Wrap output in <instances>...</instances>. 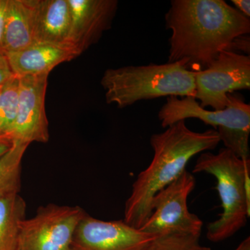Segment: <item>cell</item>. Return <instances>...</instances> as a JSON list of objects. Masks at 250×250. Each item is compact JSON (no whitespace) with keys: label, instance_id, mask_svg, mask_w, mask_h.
<instances>
[{"label":"cell","instance_id":"cell-4","mask_svg":"<svg viewBox=\"0 0 250 250\" xmlns=\"http://www.w3.org/2000/svg\"><path fill=\"white\" fill-rule=\"evenodd\" d=\"M101 84L106 103L121 108L140 100L166 96L195 98L196 94L195 71L183 62L108 69Z\"/></svg>","mask_w":250,"mask_h":250},{"label":"cell","instance_id":"cell-7","mask_svg":"<svg viewBox=\"0 0 250 250\" xmlns=\"http://www.w3.org/2000/svg\"><path fill=\"white\" fill-rule=\"evenodd\" d=\"M195 184L194 176L186 170L158 192L153 200L152 213L140 229L157 236L172 233L201 236L203 222L188 207Z\"/></svg>","mask_w":250,"mask_h":250},{"label":"cell","instance_id":"cell-2","mask_svg":"<svg viewBox=\"0 0 250 250\" xmlns=\"http://www.w3.org/2000/svg\"><path fill=\"white\" fill-rule=\"evenodd\" d=\"M220 143L215 129L196 132L189 129L184 121L174 123L164 132L153 134L150 145L154 156L133 184L125 202V223L139 229L142 228L152 213L156 194L178 179L194 156L213 150Z\"/></svg>","mask_w":250,"mask_h":250},{"label":"cell","instance_id":"cell-21","mask_svg":"<svg viewBox=\"0 0 250 250\" xmlns=\"http://www.w3.org/2000/svg\"><path fill=\"white\" fill-rule=\"evenodd\" d=\"M231 2L236 6V9L242 14L250 18V1L249 0H232Z\"/></svg>","mask_w":250,"mask_h":250},{"label":"cell","instance_id":"cell-16","mask_svg":"<svg viewBox=\"0 0 250 250\" xmlns=\"http://www.w3.org/2000/svg\"><path fill=\"white\" fill-rule=\"evenodd\" d=\"M29 145L12 143L7 152L0 157V198L19 193L23 156Z\"/></svg>","mask_w":250,"mask_h":250},{"label":"cell","instance_id":"cell-24","mask_svg":"<svg viewBox=\"0 0 250 250\" xmlns=\"http://www.w3.org/2000/svg\"><path fill=\"white\" fill-rule=\"evenodd\" d=\"M1 88H2V85H1V86H0V91H1Z\"/></svg>","mask_w":250,"mask_h":250},{"label":"cell","instance_id":"cell-23","mask_svg":"<svg viewBox=\"0 0 250 250\" xmlns=\"http://www.w3.org/2000/svg\"><path fill=\"white\" fill-rule=\"evenodd\" d=\"M235 250H250V238L248 237L244 241L240 243L239 246L237 247Z\"/></svg>","mask_w":250,"mask_h":250},{"label":"cell","instance_id":"cell-6","mask_svg":"<svg viewBox=\"0 0 250 250\" xmlns=\"http://www.w3.org/2000/svg\"><path fill=\"white\" fill-rule=\"evenodd\" d=\"M86 213L77 206L40 207L20 224L16 250H71L74 233Z\"/></svg>","mask_w":250,"mask_h":250},{"label":"cell","instance_id":"cell-18","mask_svg":"<svg viewBox=\"0 0 250 250\" xmlns=\"http://www.w3.org/2000/svg\"><path fill=\"white\" fill-rule=\"evenodd\" d=\"M143 250H210V248L202 246L200 236L172 233L156 237Z\"/></svg>","mask_w":250,"mask_h":250},{"label":"cell","instance_id":"cell-15","mask_svg":"<svg viewBox=\"0 0 250 250\" xmlns=\"http://www.w3.org/2000/svg\"><path fill=\"white\" fill-rule=\"evenodd\" d=\"M26 208L19 193L0 198V250H16L20 224L25 219Z\"/></svg>","mask_w":250,"mask_h":250},{"label":"cell","instance_id":"cell-17","mask_svg":"<svg viewBox=\"0 0 250 250\" xmlns=\"http://www.w3.org/2000/svg\"><path fill=\"white\" fill-rule=\"evenodd\" d=\"M19 78L14 76L2 85L0 91V141H6L17 116ZM9 143V142H8Z\"/></svg>","mask_w":250,"mask_h":250},{"label":"cell","instance_id":"cell-14","mask_svg":"<svg viewBox=\"0 0 250 250\" xmlns=\"http://www.w3.org/2000/svg\"><path fill=\"white\" fill-rule=\"evenodd\" d=\"M37 0H8L3 52H17L34 43V18Z\"/></svg>","mask_w":250,"mask_h":250},{"label":"cell","instance_id":"cell-10","mask_svg":"<svg viewBox=\"0 0 250 250\" xmlns=\"http://www.w3.org/2000/svg\"><path fill=\"white\" fill-rule=\"evenodd\" d=\"M157 237L124 220H105L88 213L74 233L71 250H143Z\"/></svg>","mask_w":250,"mask_h":250},{"label":"cell","instance_id":"cell-8","mask_svg":"<svg viewBox=\"0 0 250 250\" xmlns=\"http://www.w3.org/2000/svg\"><path fill=\"white\" fill-rule=\"evenodd\" d=\"M195 98L200 106L223 110L228 105L229 94L250 89V55L222 51L205 69L195 71Z\"/></svg>","mask_w":250,"mask_h":250},{"label":"cell","instance_id":"cell-3","mask_svg":"<svg viewBox=\"0 0 250 250\" xmlns=\"http://www.w3.org/2000/svg\"><path fill=\"white\" fill-rule=\"evenodd\" d=\"M193 173L209 174L216 179V189L223 212L207 226V237L218 243L244 228L250 215V160L240 159L229 149L217 154L201 153Z\"/></svg>","mask_w":250,"mask_h":250},{"label":"cell","instance_id":"cell-12","mask_svg":"<svg viewBox=\"0 0 250 250\" xmlns=\"http://www.w3.org/2000/svg\"><path fill=\"white\" fill-rule=\"evenodd\" d=\"M15 76L49 75L62 62L80 56L69 46L34 43L27 48L4 54Z\"/></svg>","mask_w":250,"mask_h":250},{"label":"cell","instance_id":"cell-1","mask_svg":"<svg viewBox=\"0 0 250 250\" xmlns=\"http://www.w3.org/2000/svg\"><path fill=\"white\" fill-rule=\"evenodd\" d=\"M166 22L172 31L168 62H183L192 71L250 32V18L223 0H172Z\"/></svg>","mask_w":250,"mask_h":250},{"label":"cell","instance_id":"cell-19","mask_svg":"<svg viewBox=\"0 0 250 250\" xmlns=\"http://www.w3.org/2000/svg\"><path fill=\"white\" fill-rule=\"evenodd\" d=\"M14 76L6 57L3 54H0V86L4 85Z\"/></svg>","mask_w":250,"mask_h":250},{"label":"cell","instance_id":"cell-22","mask_svg":"<svg viewBox=\"0 0 250 250\" xmlns=\"http://www.w3.org/2000/svg\"><path fill=\"white\" fill-rule=\"evenodd\" d=\"M11 146H12V143L0 141V157L4 155L5 153L7 152Z\"/></svg>","mask_w":250,"mask_h":250},{"label":"cell","instance_id":"cell-13","mask_svg":"<svg viewBox=\"0 0 250 250\" xmlns=\"http://www.w3.org/2000/svg\"><path fill=\"white\" fill-rule=\"evenodd\" d=\"M70 23L71 14L68 0H37L34 43L68 46Z\"/></svg>","mask_w":250,"mask_h":250},{"label":"cell","instance_id":"cell-5","mask_svg":"<svg viewBox=\"0 0 250 250\" xmlns=\"http://www.w3.org/2000/svg\"><path fill=\"white\" fill-rule=\"evenodd\" d=\"M226 107L218 111L202 108L193 97H167L159 112L161 126L167 128L177 122L196 118L217 131L220 142L240 159H250V105L236 94H229Z\"/></svg>","mask_w":250,"mask_h":250},{"label":"cell","instance_id":"cell-9","mask_svg":"<svg viewBox=\"0 0 250 250\" xmlns=\"http://www.w3.org/2000/svg\"><path fill=\"white\" fill-rule=\"evenodd\" d=\"M49 75L18 77L17 116L8 135L9 143H46L49 139L45 111V95Z\"/></svg>","mask_w":250,"mask_h":250},{"label":"cell","instance_id":"cell-20","mask_svg":"<svg viewBox=\"0 0 250 250\" xmlns=\"http://www.w3.org/2000/svg\"><path fill=\"white\" fill-rule=\"evenodd\" d=\"M7 4L8 0H0V54H3V55H4L3 52V41H4L5 18H6Z\"/></svg>","mask_w":250,"mask_h":250},{"label":"cell","instance_id":"cell-11","mask_svg":"<svg viewBox=\"0 0 250 250\" xmlns=\"http://www.w3.org/2000/svg\"><path fill=\"white\" fill-rule=\"evenodd\" d=\"M71 14L67 45L83 53L111 27L116 14V0H68Z\"/></svg>","mask_w":250,"mask_h":250}]
</instances>
